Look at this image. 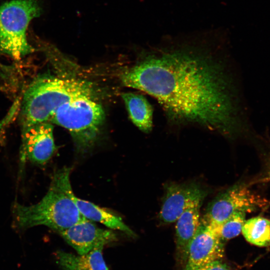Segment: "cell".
<instances>
[{
  "label": "cell",
  "instance_id": "cell-3",
  "mask_svg": "<svg viewBox=\"0 0 270 270\" xmlns=\"http://www.w3.org/2000/svg\"><path fill=\"white\" fill-rule=\"evenodd\" d=\"M89 85L72 78L49 74L38 76L28 85L23 96L22 126L50 122L58 108L76 96L92 94Z\"/></svg>",
  "mask_w": 270,
  "mask_h": 270
},
{
  "label": "cell",
  "instance_id": "cell-2",
  "mask_svg": "<svg viewBox=\"0 0 270 270\" xmlns=\"http://www.w3.org/2000/svg\"><path fill=\"white\" fill-rule=\"evenodd\" d=\"M72 168L64 166L52 176L48 190L36 204L26 206L15 202L12 208V224L25 230L44 226L60 232L85 218L72 198Z\"/></svg>",
  "mask_w": 270,
  "mask_h": 270
},
{
  "label": "cell",
  "instance_id": "cell-10",
  "mask_svg": "<svg viewBox=\"0 0 270 270\" xmlns=\"http://www.w3.org/2000/svg\"><path fill=\"white\" fill-rule=\"evenodd\" d=\"M58 233L78 254H86L94 249L104 248L118 240L113 231L100 228L86 218Z\"/></svg>",
  "mask_w": 270,
  "mask_h": 270
},
{
  "label": "cell",
  "instance_id": "cell-4",
  "mask_svg": "<svg viewBox=\"0 0 270 270\" xmlns=\"http://www.w3.org/2000/svg\"><path fill=\"white\" fill-rule=\"evenodd\" d=\"M92 96L83 94L72 98L58 108L50 122L66 128L82 153L94 145L104 119L102 105Z\"/></svg>",
  "mask_w": 270,
  "mask_h": 270
},
{
  "label": "cell",
  "instance_id": "cell-11",
  "mask_svg": "<svg viewBox=\"0 0 270 270\" xmlns=\"http://www.w3.org/2000/svg\"><path fill=\"white\" fill-rule=\"evenodd\" d=\"M72 198L80 214L86 219L100 222L110 229L122 231L130 237L136 236L134 232L118 216L92 202L78 198L74 193Z\"/></svg>",
  "mask_w": 270,
  "mask_h": 270
},
{
  "label": "cell",
  "instance_id": "cell-6",
  "mask_svg": "<svg viewBox=\"0 0 270 270\" xmlns=\"http://www.w3.org/2000/svg\"><path fill=\"white\" fill-rule=\"evenodd\" d=\"M268 203L252 192L246 184H236L213 200L202 220L208 224H220L234 212H250L264 208Z\"/></svg>",
  "mask_w": 270,
  "mask_h": 270
},
{
  "label": "cell",
  "instance_id": "cell-9",
  "mask_svg": "<svg viewBox=\"0 0 270 270\" xmlns=\"http://www.w3.org/2000/svg\"><path fill=\"white\" fill-rule=\"evenodd\" d=\"M206 195V191L196 184H167L160 212V220L166 224L176 222L186 210L202 204Z\"/></svg>",
  "mask_w": 270,
  "mask_h": 270
},
{
  "label": "cell",
  "instance_id": "cell-18",
  "mask_svg": "<svg viewBox=\"0 0 270 270\" xmlns=\"http://www.w3.org/2000/svg\"><path fill=\"white\" fill-rule=\"evenodd\" d=\"M268 178H270V160L268 164Z\"/></svg>",
  "mask_w": 270,
  "mask_h": 270
},
{
  "label": "cell",
  "instance_id": "cell-8",
  "mask_svg": "<svg viewBox=\"0 0 270 270\" xmlns=\"http://www.w3.org/2000/svg\"><path fill=\"white\" fill-rule=\"evenodd\" d=\"M224 254V242L210 226L202 220L198 230L190 242L184 270L195 269L220 260Z\"/></svg>",
  "mask_w": 270,
  "mask_h": 270
},
{
  "label": "cell",
  "instance_id": "cell-5",
  "mask_svg": "<svg viewBox=\"0 0 270 270\" xmlns=\"http://www.w3.org/2000/svg\"><path fill=\"white\" fill-rule=\"evenodd\" d=\"M42 12L39 0H10L0 6V52L20 60L35 49L28 42L30 21Z\"/></svg>",
  "mask_w": 270,
  "mask_h": 270
},
{
  "label": "cell",
  "instance_id": "cell-7",
  "mask_svg": "<svg viewBox=\"0 0 270 270\" xmlns=\"http://www.w3.org/2000/svg\"><path fill=\"white\" fill-rule=\"evenodd\" d=\"M53 130L54 126L50 122L22 126L21 160H28L39 166L48 162L56 150Z\"/></svg>",
  "mask_w": 270,
  "mask_h": 270
},
{
  "label": "cell",
  "instance_id": "cell-1",
  "mask_svg": "<svg viewBox=\"0 0 270 270\" xmlns=\"http://www.w3.org/2000/svg\"><path fill=\"white\" fill-rule=\"evenodd\" d=\"M120 80L154 98L169 128H200L232 140L255 134L224 40L199 36L164 40L123 72Z\"/></svg>",
  "mask_w": 270,
  "mask_h": 270
},
{
  "label": "cell",
  "instance_id": "cell-13",
  "mask_svg": "<svg viewBox=\"0 0 270 270\" xmlns=\"http://www.w3.org/2000/svg\"><path fill=\"white\" fill-rule=\"evenodd\" d=\"M122 97L132 123L144 133L150 132L154 110L147 99L142 95L132 92L123 93Z\"/></svg>",
  "mask_w": 270,
  "mask_h": 270
},
{
  "label": "cell",
  "instance_id": "cell-14",
  "mask_svg": "<svg viewBox=\"0 0 270 270\" xmlns=\"http://www.w3.org/2000/svg\"><path fill=\"white\" fill-rule=\"evenodd\" d=\"M201 204H198L187 208L176 220V248L184 262L188 245L200 224V210Z\"/></svg>",
  "mask_w": 270,
  "mask_h": 270
},
{
  "label": "cell",
  "instance_id": "cell-12",
  "mask_svg": "<svg viewBox=\"0 0 270 270\" xmlns=\"http://www.w3.org/2000/svg\"><path fill=\"white\" fill-rule=\"evenodd\" d=\"M99 248L84 254L76 255L63 251L56 252L58 264L64 270H109Z\"/></svg>",
  "mask_w": 270,
  "mask_h": 270
},
{
  "label": "cell",
  "instance_id": "cell-17",
  "mask_svg": "<svg viewBox=\"0 0 270 270\" xmlns=\"http://www.w3.org/2000/svg\"><path fill=\"white\" fill-rule=\"evenodd\" d=\"M194 270H230V268L220 260H216L200 267Z\"/></svg>",
  "mask_w": 270,
  "mask_h": 270
},
{
  "label": "cell",
  "instance_id": "cell-15",
  "mask_svg": "<svg viewBox=\"0 0 270 270\" xmlns=\"http://www.w3.org/2000/svg\"><path fill=\"white\" fill-rule=\"evenodd\" d=\"M242 232L245 239L255 246H270V220L256 216L246 220Z\"/></svg>",
  "mask_w": 270,
  "mask_h": 270
},
{
  "label": "cell",
  "instance_id": "cell-16",
  "mask_svg": "<svg viewBox=\"0 0 270 270\" xmlns=\"http://www.w3.org/2000/svg\"><path fill=\"white\" fill-rule=\"evenodd\" d=\"M246 214L242 212H234L220 224L207 223L220 238L224 242L238 236L242 232L246 221Z\"/></svg>",
  "mask_w": 270,
  "mask_h": 270
}]
</instances>
